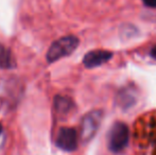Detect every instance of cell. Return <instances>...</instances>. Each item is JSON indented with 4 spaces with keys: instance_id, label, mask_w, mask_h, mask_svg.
<instances>
[{
    "instance_id": "6da1fadb",
    "label": "cell",
    "mask_w": 156,
    "mask_h": 155,
    "mask_svg": "<svg viewBox=\"0 0 156 155\" xmlns=\"http://www.w3.org/2000/svg\"><path fill=\"white\" fill-rule=\"evenodd\" d=\"M79 38L73 35L64 36L58 38V41H53L49 47L46 54L48 63H53L61 58L68 56L78 48L79 46Z\"/></svg>"
},
{
    "instance_id": "7a4b0ae2",
    "label": "cell",
    "mask_w": 156,
    "mask_h": 155,
    "mask_svg": "<svg viewBox=\"0 0 156 155\" xmlns=\"http://www.w3.org/2000/svg\"><path fill=\"white\" fill-rule=\"evenodd\" d=\"M129 141V129L124 122L117 121L111 126L107 134V146L113 153H121Z\"/></svg>"
},
{
    "instance_id": "3957f363",
    "label": "cell",
    "mask_w": 156,
    "mask_h": 155,
    "mask_svg": "<svg viewBox=\"0 0 156 155\" xmlns=\"http://www.w3.org/2000/svg\"><path fill=\"white\" fill-rule=\"evenodd\" d=\"M103 118V113L100 110H94L87 113L81 122L80 136L83 143L91 140L97 134L99 128L101 125V121Z\"/></svg>"
},
{
    "instance_id": "277c9868",
    "label": "cell",
    "mask_w": 156,
    "mask_h": 155,
    "mask_svg": "<svg viewBox=\"0 0 156 155\" xmlns=\"http://www.w3.org/2000/svg\"><path fill=\"white\" fill-rule=\"evenodd\" d=\"M139 141L149 150L150 155H156V117H151L141 123L139 133Z\"/></svg>"
},
{
    "instance_id": "5b68a950",
    "label": "cell",
    "mask_w": 156,
    "mask_h": 155,
    "mask_svg": "<svg viewBox=\"0 0 156 155\" xmlns=\"http://www.w3.org/2000/svg\"><path fill=\"white\" fill-rule=\"evenodd\" d=\"M55 143L65 152L74 151L78 148V133L73 128L63 126L58 130Z\"/></svg>"
},
{
    "instance_id": "8992f818",
    "label": "cell",
    "mask_w": 156,
    "mask_h": 155,
    "mask_svg": "<svg viewBox=\"0 0 156 155\" xmlns=\"http://www.w3.org/2000/svg\"><path fill=\"white\" fill-rule=\"evenodd\" d=\"M113 58V53L107 50H93L85 54L83 64L86 68H96L105 64Z\"/></svg>"
},
{
    "instance_id": "52a82bcc",
    "label": "cell",
    "mask_w": 156,
    "mask_h": 155,
    "mask_svg": "<svg viewBox=\"0 0 156 155\" xmlns=\"http://www.w3.org/2000/svg\"><path fill=\"white\" fill-rule=\"evenodd\" d=\"M136 100H137V97H136L135 91H134V89L129 88V87L122 88L117 96L118 104L120 107L124 108V110L133 106L136 103Z\"/></svg>"
},
{
    "instance_id": "ba28073f",
    "label": "cell",
    "mask_w": 156,
    "mask_h": 155,
    "mask_svg": "<svg viewBox=\"0 0 156 155\" xmlns=\"http://www.w3.org/2000/svg\"><path fill=\"white\" fill-rule=\"evenodd\" d=\"M74 107V103L70 98L65 96H56L54 98V108L58 115H67Z\"/></svg>"
},
{
    "instance_id": "9c48e42d",
    "label": "cell",
    "mask_w": 156,
    "mask_h": 155,
    "mask_svg": "<svg viewBox=\"0 0 156 155\" xmlns=\"http://www.w3.org/2000/svg\"><path fill=\"white\" fill-rule=\"evenodd\" d=\"M16 67V61L9 48L0 44V69H13Z\"/></svg>"
},
{
    "instance_id": "30bf717a",
    "label": "cell",
    "mask_w": 156,
    "mask_h": 155,
    "mask_svg": "<svg viewBox=\"0 0 156 155\" xmlns=\"http://www.w3.org/2000/svg\"><path fill=\"white\" fill-rule=\"evenodd\" d=\"M142 1L149 8H156V0H142Z\"/></svg>"
},
{
    "instance_id": "8fae6325",
    "label": "cell",
    "mask_w": 156,
    "mask_h": 155,
    "mask_svg": "<svg viewBox=\"0 0 156 155\" xmlns=\"http://www.w3.org/2000/svg\"><path fill=\"white\" fill-rule=\"evenodd\" d=\"M150 55L152 56L153 58H155V60H156V46H154V47H153L152 49H151Z\"/></svg>"
},
{
    "instance_id": "7c38bea8",
    "label": "cell",
    "mask_w": 156,
    "mask_h": 155,
    "mask_svg": "<svg viewBox=\"0 0 156 155\" xmlns=\"http://www.w3.org/2000/svg\"><path fill=\"white\" fill-rule=\"evenodd\" d=\"M2 129H3V128H2V124L0 123V134L2 133Z\"/></svg>"
}]
</instances>
